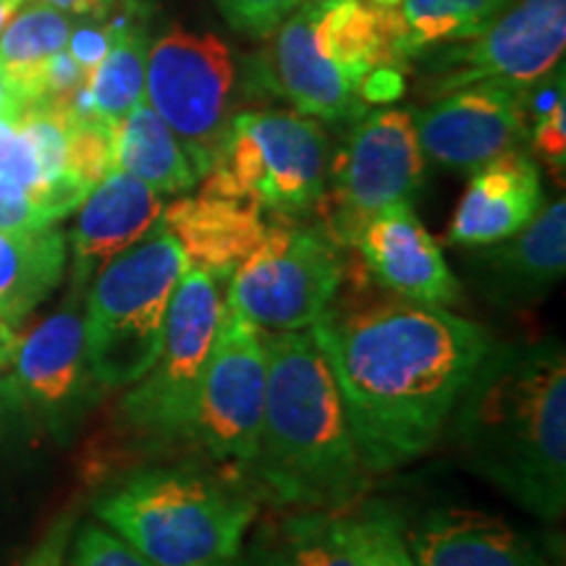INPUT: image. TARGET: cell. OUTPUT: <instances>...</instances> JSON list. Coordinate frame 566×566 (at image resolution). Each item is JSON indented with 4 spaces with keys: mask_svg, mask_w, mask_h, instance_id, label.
Wrapping results in <instances>:
<instances>
[{
    "mask_svg": "<svg viewBox=\"0 0 566 566\" xmlns=\"http://www.w3.org/2000/svg\"><path fill=\"white\" fill-rule=\"evenodd\" d=\"M21 113V105L17 101V95H13L9 82H6L3 71H0V118H19Z\"/></svg>",
    "mask_w": 566,
    "mask_h": 566,
    "instance_id": "cell-42",
    "label": "cell"
},
{
    "mask_svg": "<svg viewBox=\"0 0 566 566\" xmlns=\"http://www.w3.org/2000/svg\"><path fill=\"white\" fill-rule=\"evenodd\" d=\"M467 470L530 514L566 509V354L558 338L495 344L449 417Z\"/></svg>",
    "mask_w": 566,
    "mask_h": 566,
    "instance_id": "cell-2",
    "label": "cell"
},
{
    "mask_svg": "<svg viewBox=\"0 0 566 566\" xmlns=\"http://www.w3.org/2000/svg\"><path fill=\"white\" fill-rule=\"evenodd\" d=\"M19 342L21 336L17 334V328H13V323L0 321V373H6L11 367L13 357H17Z\"/></svg>",
    "mask_w": 566,
    "mask_h": 566,
    "instance_id": "cell-40",
    "label": "cell"
},
{
    "mask_svg": "<svg viewBox=\"0 0 566 566\" xmlns=\"http://www.w3.org/2000/svg\"><path fill=\"white\" fill-rule=\"evenodd\" d=\"M231 30L250 38H271L275 27L296 9V0H216Z\"/></svg>",
    "mask_w": 566,
    "mask_h": 566,
    "instance_id": "cell-34",
    "label": "cell"
},
{
    "mask_svg": "<svg viewBox=\"0 0 566 566\" xmlns=\"http://www.w3.org/2000/svg\"><path fill=\"white\" fill-rule=\"evenodd\" d=\"M344 516L359 566H420L407 546L405 520L396 509L373 501Z\"/></svg>",
    "mask_w": 566,
    "mask_h": 566,
    "instance_id": "cell-29",
    "label": "cell"
},
{
    "mask_svg": "<svg viewBox=\"0 0 566 566\" xmlns=\"http://www.w3.org/2000/svg\"><path fill=\"white\" fill-rule=\"evenodd\" d=\"M0 176L32 189V192H38L48 202L38 155H34L27 134L19 129L17 118H0ZM48 208H51V202H48Z\"/></svg>",
    "mask_w": 566,
    "mask_h": 566,
    "instance_id": "cell-32",
    "label": "cell"
},
{
    "mask_svg": "<svg viewBox=\"0 0 566 566\" xmlns=\"http://www.w3.org/2000/svg\"><path fill=\"white\" fill-rule=\"evenodd\" d=\"M71 535H74V514H63L61 520L53 522V527L38 543L24 566H66Z\"/></svg>",
    "mask_w": 566,
    "mask_h": 566,
    "instance_id": "cell-38",
    "label": "cell"
},
{
    "mask_svg": "<svg viewBox=\"0 0 566 566\" xmlns=\"http://www.w3.org/2000/svg\"><path fill=\"white\" fill-rule=\"evenodd\" d=\"M464 263L478 292L495 307L509 313L533 310L566 273L564 197L543 205L525 229L504 242L472 247Z\"/></svg>",
    "mask_w": 566,
    "mask_h": 566,
    "instance_id": "cell-16",
    "label": "cell"
},
{
    "mask_svg": "<svg viewBox=\"0 0 566 566\" xmlns=\"http://www.w3.org/2000/svg\"><path fill=\"white\" fill-rule=\"evenodd\" d=\"M405 535L420 566H556L509 522L478 509H430L405 522Z\"/></svg>",
    "mask_w": 566,
    "mask_h": 566,
    "instance_id": "cell-19",
    "label": "cell"
},
{
    "mask_svg": "<svg viewBox=\"0 0 566 566\" xmlns=\"http://www.w3.org/2000/svg\"><path fill=\"white\" fill-rule=\"evenodd\" d=\"M223 566H275L271 551H268V546L263 541H254V546L247 551V554H239L237 558H231L229 564Z\"/></svg>",
    "mask_w": 566,
    "mask_h": 566,
    "instance_id": "cell-41",
    "label": "cell"
},
{
    "mask_svg": "<svg viewBox=\"0 0 566 566\" xmlns=\"http://www.w3.org/2000/svg\"><path fill=\"white\" fill-rule=\"evenodd\" d=\"M66 271V237L53 226L0 231V321L19 323L59 286Z\"/></svg>",
    "mask_w": 566,
    "mask_h": 566,
    "instance_id": "cell-25",
    "label": "cell"
},
{
    "mask_svg": "<svg viewBox=\"0 0 566 566\" xmlns=\"http://www.w3.org/2000/svg\"><path fill=\"white\" fill-rule=\"evenodd\" d=\"M375 283L399 300L449 307L462 300V286L446 263L441 247L424 229L412 202L386 208L354 242Z\"/></svg>",
    "mask_w": 566,
    "mask_h": 566,
    "instance_id": "cell-17",
    "label": "cell"
},
{
    "mask_svg": "<svg viewBox=\"0 0 566 566\" xmlns=\"http://www.w3.org/2000/svg\"><path fill=\"white\" fill-rule=\"evenodd\" d=\"M512 0H399L396 51L407 63L433 48L472 38L485 30Z\"/></svg>",
    "mask_w": 566,
    "mask_h": 566,
    "instance_id": "cell-27",
    "label": "cell"
},
{
    "mask_svg": "<svg viewBox=\"0 0 566 566\" xmlns=\"http://www.w3.org/2000/svg\"><path fill=\"white\" fill-rule=\"evenodd\" d=\"M113 168L158 195H184L200 181L181 142L145 101L113 126Z\"/></svg>",
    "mask_w": 566,
    "mask_h": 566,
    "instance_id": "cell-24",
    "label": "cell"
},
{
    "mask_svg": "<svg viewBox=\"0 0 566 566\" xmlns=\"http://www.w3.org/2000/svg\"><path fill=\"white\" fill-rule=\"evenodd\" d=\"M530 145L533 153L541 158L546 166L558 174V179H564L566 171V101L556 103L546 116L535 118L530 124Z\"/></svg>",
    "mask_w": 566,
    "mask_h": 566,
    "instance_id": "cell-35",
    "label": "cell"
},
{
    "mask_svg": "<svg viewBox=\"0 0 566 566\" xmlns=\"http://www.w3.org/2000/svg\"><path fill=\"white\" fill-rule=\"evenodd\" d=\"M258 82L292 103L296 113L328 124H354L367 111L349 76L315 40V6H296L275 27L258 59Z\"/></svg>",
    "mask_w": 566,
    "mask_h": 566,
    "instance_id": "cell-14",
    "label": "cell"
},
{
    "mask_svg": "<svg viewBox=\"0 0 566 566\" xmlns=\"http://www.w3.org/2000/svg\"><path fill=\"white\" fill-rule=\"evenodd\" d=\"M84 19L87 21L71 27L66 53L90 74V71L95 69L97 63L105 59V55H108L113 38H116V30H113L108 17H103V19L84 17Z\"/></svg>",
    "mask_w": 566,
    "mask_h": 566,
    "instance_id": "cell-36",
    "label": "cell"
},
{
    "mask_svg": "<svg viewBox=\"0 0 566 566\" xmlns=\"http://www.w3.org/2000/svg\"><path fill=\"white\" fill-rule=\"evenodd\" d=\"M163 208V195L118 168L97 181L82 200L71 231V294H87L97 271L153 231Z\"/></svg>",
    "mask_w": 566,
    "mask_h": 566,
    "instance_id": "cell-18",
    "label": "cell"
},
{
    "mask_svg": "<svg viewBox=\"0 0 566 566\" xmlns=\"http://www.w3.org/2000/svg\"><path fill=\"white\" fill-rule=\"evenodd\" d=\"M226 300L221 281L187 265L166 315L160 349L147 370L122 396L116 412L118 451L129 459H160L189 449L197 391L218 336Z\"/></svg>",
    "mask_w": 566,
    "mask_h": 566,
    "instance_id": "cell-5",
    "label": "cell"
},
{
    "mask_svg": "<svg viewBox=\"0 0 566 566\" xmlns=\"http://www.w3.org/2000/svg\"><path fill=\"white\" fill-rule=\"evenodd\" d=\"M338 250L323 229L268 223L260 244L231 273L226 307L260 331H310L346 279Z\"/></svg>",
    "mask_w": 566,
    "mask_h": 566,
    "instance_id": "cell-8",
    "label": "cell"
},
{
    "mask_svg": "<svg viewBox=\"0 0 566 566\" xmlns=\"http://www.w3.org/2000/svg\"><path fill=\"white\" fill-rule=\"evenodd\" d=\"M116 38L105 59L90 71L87 90L92 111L103 122H122L139 101H145V71L150 53V11L137 0L113 6L108 13Z\"/></svg>",
    "mask_w": 566,
    "mask_h": 566,
    "instance_id": "cell-23",
    "label": "cell"
},
{
    "mask_svg": "<svg viewBox=\"0 0 566 566\" xmlns=\"http://www.w3.org/2000/svg\"><path fill=\"white\" fill-rule=\"evenodd\" d=\"M541 208V168L525 153H506L472 174L446 231V242L470 250L504 242L525 229Z\"/></svg>",
    "mask_w": 566,
    "mask_h": 566,
    "instance_id": "cell-20",
    "label": "cell"
},
{
    "mask_svg": "<svg viewBox=\"0 0 566 566\" xmlns=\"http://www.w3.org/2000/svg\"><path fill=\"white\" fill-rule=\"evenodd\" d=\"M9 370V388L21 405L53 422L80 412L101 391L84 354V296L69 294L61 310L21 338Z\"/></svg>",
    "mask_w": 566,
    "mask_h": 566,
    "instance_id": "cell-15",
    "label": "cell"
},
{
    "mask_svg": "<svg viewBox=\"0 0 566 566\" xmlns=\"http://www.w3.org/2000/svg\"><path fill=\"white\" fill-rule=\"evenodd\" d=\"M187 258L158 221L137 244L108 260L84 294V354L101 391H118L150 370L160 349Z\"/></svg>",
    "mask_w": 566,
    "mask_h": 566,
    "instance_id": "cell-6",
    "label": "cell"
},
{
    "mask_svg": "<svg viewBox=\"0 0 566 566\" xmlns=\"http://www.w3.org/2000/svg\"><path fill=\"white\" fill-rule=\"evenodd\" d=\"M399 0H325L315 6V40L321 51L349 76L354 87L375 66H405L396 51Z\"/></svg>",
    "mask_w": 566,
    "mask_h": 566,
    "instance_id": "cell-22",
    "label": "cell"
},
{
    "mask_svg": "<svg viewBox=\"0 0 566 566\" xmlns=\"http://www.w3.org/2000/svg\"><path fill=\"white\" fill-rule=\"evenodd\" d=\"M407 90V69L405 66H375L367 71L365 80L359 82L357 95L365 105H388L399 101Z\"/></svg>",
    "mask_w": 566,
    "mask_h": 566,
    "instance_id": "cell-37",
    "label": "cell"
},
{
    "mask_svg": "<svg viewBox=\"0 0 566 566\" xmlns=\"http://www.w3.org/2000/svg\"><path fill=\"white\" fill-rule=\"evenodd\" d=\"M233 84L237 63L216 34L171 27L153 40L145 103L176 134L200 179L210 171L229 129Z\"/></svg>",
    "mask_w": 566,
    "mask_h": 566,
    "instance_id": "cell-10",
    "label": "cell"
},
{
    "mask_svg": "<svg viewBox=\"0 0 566 566\" xmlns=\"http://www.w3.org/2000/svg\"><path fill=\"white\" fill-rule=\"evenodd\" d=\"M260 541L275 566H359L344 512L300 509Z\"/></svg>",
    "mask_w": 566,
    "mask_h": 566,
    "instance_id": "cell-28",
    "label": "cell"
},
{
    "mask_svg": "<svg viewBox=\"0 0 566 566\" xmlns=\"http://www.w3.org/2000/svg\"><path fill=\"white\" fill-rule=\"evenodd\" d=\"M310 334L334 373L370 475L399 470L433 449L493 346L483 325L399 296L328 310Z\"/></svg>",
    "mask_w": 566,
    "mask_h": 566,
    "instance_id": "cell-1",
    "label": "cell"
},
{
    "mask_svg": "<svg viewBox=\"0 0 566 566\" xmlns=\"http://www.w3.org/2000/svg\"><path fill=\"white\" fill-rule=\"evenodd\" d=\"M331 145L302 113H233L200 192L250 202L283 221L317 208L328 184Z\"/></svg>",
    "mask_w": 566,
    "mask_h": 566,
    "instance_id": "cell-7",
    "label": "cell"
},
{
    "mask_svg": "<svg viewBox=\"0 0 566 566\" xmlns=\"http://www.w3.org/2000/svg\"><path fill=\"white\" fill-rule=\"evenodd\" d=\"M21 3H24V0H0V32L9 27V21L13 19V13L21 9Z\"/></svg>",
    "mask_w": 566,
    "mask_h": 566,
    "instance_id": "cell-43",
    "label": "cell"
},
{
    "mask_svg": "<svg viewBox=\"0 0 566 566\" xmlns=\"http://www.w3.org/2000/svg\"><path fill=\"white\" fill-rule=\"evenodd\" d=\"M268 386L263 331L223 307L218 336L205 365L189 451L247 472L258 449Z\"/></svg>",
    "mask_w": 566,
    "mask_h": 566,
    "instance_id": "cell-12",
    "label": "cell"
},
{
    "mask_svg": "<svg viewBox=\"0 0 566 566\" xmlns=\"http://www.w3.org/2000/svg\"><path fill=\"white\" fill-rule=\"evenodd\" d=\"M160 221L181 247L187 263L221 283L250 258L268 229L260 208L208 192L166 205Z\"/></svg>",
    "mask_w": 566,
    "mask_h": 566,
    "instance_id": "cell-21",
    "label": "cell"
},
{
    "mask_svg": "<svg viewBox=\"0 0 566 566\" xmlns=\"http://www.w3.org/2000/svg\"><path fill=\"white\" fill-rule=\"evenodd\" d=\"M422 174L424 158L412 113L405 108L365 111L328 166L331 187L315 208L323 210V231L338 247H354L378 212L415 200Z\"/></svg>",
    "mask_w": 566,
    "mask_h": 566,
    "instance_id": "cell-9",
    "label": "cell"
},
{
    "mask_svg": "<svg viewBox=\"0 0 566 566\" xmlns=\"http://www.w3.org/2000/svg\"><path fill=\"white\" fill-rule=\"evenodd\" d=\"M69 34V13L42 3L27 6L0 32V71L17 95L21 111L40 103L48 63L55 53L66 51Z\"/></svg>",
    "mask_w": 566,
    "mask_h": 566,
    "instance_id": "cell-26",
    "label": "cell"
},
{
    "mask_svg": "<svg viewBox=\"0 0 566 566\" xmlns=\"http://www.w3.org/2000/svg\"><path fill=\"white\" fill-rule=\"evenodd\" d=\"M95 514L153 566H223L242 554L258 495L192 464H145L103 493Z\"/></svg>",
    "mask_w": 566,
    "mask_h": 566,
    "instance_id": "cell-4",
    "label": "cell"
},
{
    "mask_svg": "<svg viewBox=\"0 0 566 566\" xmlns=\"http://www.w3.org/2000/svg\"><path fill=\"white\" fill-rule=\"evenodd\" d=\"M113 126L97 116L80 118L66 111V174L87 192L113 171Z\"/></svg>",
    "mask_w": 566,
    "mask_h": 566,
    "instance_id": "cell-30",
    "label": "cell"
},
{
    "mask_svg": "<svg viewBox=\"0 0 566 566\" xmlns=\"http://www.w3.org/2000/svg\"><path fill=\"white\" fill-rule=\"evenodd\" d=\"M268 386L258 449L244 475L275 506L344 512L370 472L354 443L334 373L310 331H263Z\"/></svg>",
    "mask_w": 566,
    "mask_h": 566,
    "instance_id": "cell-3",
    "label": "cell"
},
{
    "mask_svg": "<svg viewBox=\"0 0 566 566\" xmlns=\"http://www.w3.org/2000/svg\"><path fill=\"white\" fill-rule=\"evenodd\" d=\"M564 48L566 0H516L472 38L415 59L420 92L436 101L475 84L527 90L562 63Z\"/></svg>",
    "mask_w": 566,
    "mask_h": 566,
    "instance_id": "cell-11",
    "label": "cell"
},
{
    "mask_svg": "<svg viewBox=\"0 0 566 566\" xmlns=\"http://www.w3.org/2000/svg\"><path fill=\"white\" fill-rule=\"evenodd\" d=\"M34 3L51 6V9H59L69 17H92V19H103L108 17L113 6L118 0H34Z\"/></svg>",
    "mask_w": 566,
    "mask_h": 566,
    "instance_id": "cell-39",
    "label": "cell"
},
{
    "mask_svg": "<svg viewBox=\"0 0 566 566\" xmlns=\"http://www.w3.org/2000/svg\"><path fill=\"white\" fill-rule=\"evenodd\" d=\"M422 158L454 174H475L520 150L530 134L525 90L475 84L412 113Z\"/></svg>",
    "mask_w": 566,
    "mask_h": 566,
    "instance_id": "cell-13",
    "label": "cell"
},
{
    "mask_svg": "<svg viewBox=\"0 0 566 566\" xmlns=\"http://www.w3.org/2000/svg\"><path fill=\"white\" fill-rule=\"evenodd\" d=\"M325 0H296V6H321Z\"/></svg>",
    "mask_w": 566,
    "mask_h": 566,
    "instance_id": "cell-44",
    "label": "cell"
},
{
    "mask_svg": "<svg viewBox=\"0 0 566 566\" xmlns=\"http://www.w3.org/2000/svg\"><path fill=\"white\" fill-rule=\"evenodd\" d=\"M59 218L38 192L0 176V231H38Z\"/></svg>",
    "mask_w": 566,
    "mask_h": 566,
    "instance_id": "cell-33",
    "label": "cell"
},
{
    "mask_svg": "<svg viewBox=\"0 0 566 566\" xmlns=\"http://www.w3.org/2000/svg\"><path fill=\"white\" fill-rule=\"evenodd\" d=\"M66 566H153L124 537L101 525H84L74 537Z\"/></svg>",
    "mask_w": 566,
    "mask_h": 566,
    "instance_id": "cell-31",
    "label": "cell"
}]
</instances>
